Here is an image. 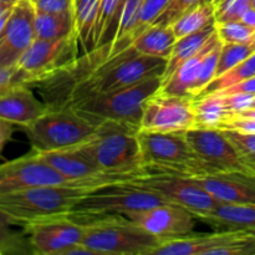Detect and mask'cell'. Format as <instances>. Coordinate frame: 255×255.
Wrapping results in <instances>:
<instances>
[{
	"label": "cell",
	"mask_w": 255,
	"mask_h": 255,
	"mask_svg": "<svg viewBox=\"0 0 255 255\" xmlns=\"http://www.w3.org/2000/svg\"><path fill=\"white\" fill-rule=\"evenodd\" d=\"M138 131L128 125L105 121L97 125L89 141L76 147L102 173L131 181L144 173Z\"/></svg>",
	"instance_id": "cell-1"
},
{
	"label": "cell",
	"mask_w": 255,
	"mask_h": 255,
	"mask_svg": "<svg viewBox=\"0 0 255 255\" xmlns=\"http://www.w3.org/2000/svg\"><path fill=\"white\" fill-rule=\"evenodd\" d=\"M166 66L167 59L139 55L129 46L120 54L110 56L95 71L76 82L56 109L69 106L85 97L132 86L148 77L163 76Z\"/></svg>",
	"instance_id": "cell-2"
},
{
	"label": "cell",
	"mask_w": 255,
	"mask_h": 255,
	"mask_svg": "<svg viewBox=\"0 0 255 255\" xmlns=\"http://www.w3.org/2000/svg\"><path fill=\"white\" fill-rule=\"evenodd\" d=\"M95 188L97 187L44 186L0 194V212L14 226L24 228L52 217L69 216L77 202Z\"/></svg>",
	"instance_id": "cell-3"
},
{
	"label": "cell",
	"mask_w": 255,
	"mask_h": 255,
	"mask_svg": "<svg viewBox=\"0 0 255 255\" xmlns=\"http://www.w3.org/2000/svg\"><path fill=\"white\" fill-rule=\"evenodd\" d=\"M82 244L94 255H153L163 242L122 214L80 222Z\"/></svg>",
	"instance_id": "cell-4"
},
{
	"label": "cell",
	"mask_w": 255,
	"mask_h": 255,
	"mask_svg": "<svg viewBox=\"0 0 255 255\" xmlns=\"http://www.w3.org/2000/svg\"><path fill=\"white\" fill-rule=\"evenodd\" d=\"M161 86L162 75H157L125 89L77 100L66 107L75 110L95 125L112 121L139 129L144 104L159 91Z\"/></svg>",
	"instance_id": "cell-5"
},
{
	"label": "cell",
	"mask_w": 255,
	"mask_h": 255,
	"mask_svg": "<svg viewBox=\"0 0 255 255\" xmlns=\"http://www.w3.org/2000/svg\"><path fill=\"white\" fill-rule=\"evenodd\" d=\"M169 203L161 194L138 186L132 181L115 182L92 189L80 199L70 212V218L77 222L102 216L134 213L159 204Z\"/></svg>",
	"instance_id": "cell-6"
},
{
	"label": "cell",
	"mask_w": 255,
	"mask_h": 255,
	"mask_svg": "<svg viewBox=\"0 0 255 255\" xmlns=\"http://www.w3.org/2000/svg\"><path fill=\"white\" fill-rule=\"evenodd\" d=\"M137 137L141 147L144 173L161 172L187 177L204 174L203 167L187 141L186 132H151L139 129Z\"/></svg>",
	"instance_id": "cell-7"
},
{
	"label": "cell",
	"mask_w": 255,
	"mask_h": 255,
	"mask_svg": "<svg viewBox=\"0 0 255 255\" xmlns=\"http://www.w3.org/2000/svg\"><path fill=\"white\" fill-rule=\"evenodd\" d=\"M25 131L34 151H61L89 141L96 133L97 125L70 107H60L47 110Z\"/></svg>",
	"instance_id": "cell-8"
},
{
	"label": "cell",
	"mask_w": 255,
	"mask_h": 255,
	"mask_svg": "<svg viewBox=\"0 0 255 255\" xmlns=\"http://www.w3.org/2000/svg\"><path fill=\"white\" fill-rule=\"evenodd\" d=\"M79 44L76 31L55 40L35 39L16 64L26 85H36L70 66L77 59Z\"/></svg>",
	"instance_id": "cell-9"
},
{
	"label": "cell",
	"mask_w": 255,
	"mask_h": 255,
	"mask_svg": "<svg viewBox=\"0 0 255 255\" xmlns=\"http://www.w3.org/2000/svg\"><path fill=\"white\" fill-rule=\"evenodd\" d=\"M131 181L161 194L169 203L183 207L201 221L221 204V202L199 186L192 177L149 172Z\"/></svg>",
	"instance_id": "cell-10"
},
{
	"label": "cell",
	"mask_w": 255,
	"mask_h": 255,
	"mask_svg": "<svg viewBox=\"0 0 255 255\" xmlns=\"http://www.w3.org/2000/svg\"><path fill=\"white\" fill-rule=\"evenodd\" d=\"M44 186L92 187L65 177L34 149L0 164V194Z\"/></svg>",
	"instance_id": "cell-11"
},
{
	"label": "cell",
	"mask_w": 255,
	"mask_h": 255,
	"mask_svg": "<svg viewBox=\"0 0 255 255\" xmlns=\"http://www.w3.org/2000/svg\"><path fill=\"white\" fill-rule=\"evenodd\" d=\"M186 137L203 167L204 174L229 171L252 172L222 129L194 127L186 132Z\"/></svg>",
	"instance_id": "cell-12"
},
{
	"label": "cell",
	"mask_w": 255,
	"mask_h": 255,
	"mask_svg": "<svg viewBox=\"0 0 255 255\" xmlns=\"http://www.w3.org/2000/svg\"><path fill=\"white\" fill-rule=\"evenodd\" d=\"M196 127L194 99L158 91L146 101L142 114V131L187 132Z\"/></svg>",
	"instance_id": "cell-13"
},
{
	"label": "cell",
	"mask_w": 255,
	"mask_h": 255,
	"mask_svg": "<svg viewBox=\"0 0 255 255\" xmlns=\"http://www.w3.org/2000/svg\"><path fill=\"white\" fill-rule=\"evenodd\" d=\"M34 254L67 255L70 249L82 243L84 226L69 216H59L27 224L22 228Z\"/></svg>",
	"instance_id": "cell-14"
},
{
	"label": "cell",
	"mask_w": 255,
	"mask_h": 255,
	"mask_svg": "<svg viewBox=\"0 0 255 255\" xmlns=\"http://www.w3.org/2000/svg\"><path fill=\"white\" fill-rule=\"evenodd\" d=\"M126 217L162 242L192 236L196 224V217L191 212L173 203L159 204Z\"/></svg>",
	"instance_id": "cell-15"
},
{
	"label": "cell",
	"mask_w": 255,
	"mask_h": 255,
	"mask_svg": "<svg viewBox=\"0 0 255 255\" xmlns=\"http://www.w3.org/2000/svg\"><path fill=\"white\" fill-rule=\"evenodd\" d=\"M35 7L31 0H17L0 39V66H15L35 40Z\"/></svg>",
	"instance_id": "cell-16"
},
{
	"label": "cell",
	"mask_w": 255,
	"mask_h": 255,
	"mask_svg": "<svg viewBox=\"0 0 255 255\" xmlns=\"http://www.w3.org/2000/svg\"><path fill=\"white\" fill-rule=\"evenodd\" d=\"M192 178L221 203L255 204L254 172H217Z\"/></svg>",
	"instance_id": "cell-17"
},
{
	"label": "cell",
	"mask_w": 255,
	"mask_h": 255,
	"mask_svg": "<svg viewBox=\"0 0 255 255\" xmlns=\"http://www.w3.org/2000/svg\"><path fill=\"white\" fill-rule=\"evenodd\" d=\"M49 110L27 85L12 87L0 95V119L22 128L30 126Z\"/></svg>",
	"instance_id": "cell-18"
},
{
	"label": "cell",
	"mask_w": 255,
	"mask_h": 255,
	"mask_svg": "<svg viewBox=\"0 0 255 255\" xmlns=\"http://www.w3.org/2000/svg\"><path fill=\"white\" fill-rule=\"evenodd\" d=\"M217 231H242L255 233V204L221 203L203 219Z\"/></svg>",
	"instance_id": "cell-19"
},
{
	"label": "cell",
	"mask_w": 255,
	"mask_h": 255,
	"mask_svg": "<svg viewBox=\"0 0 255 255\" xmlns=\"http://www.w3.org/2000/svg\"><path fill=\"white\" fill-rule=\"evenodd\" d=\"M176 41L171 25L153 24L133 40L131 47L139 55L168 59Z\"/></svg>",
	"instance_id": "cell-20"
},
{
	"label": "cell",
	"mask_w": 255,
	"mask_h": 255,
	"mask_svg": "<svg viewBox=\"0 0 255 255\" xmlns=\"http://www.w3.org/2000/svg\"><path fill=\"white\" fill-rule=\"evenodd\" d=\"M213 36H212L211 40L207 42V45L204 46V49L202 50L201 52H198V54L194 55L193 57H191V59H188L187 61H184L183 64L171 75V76L167 77L166 80L162 81V86L161 89H159V91L167 95L192 97V99H194L193 90L197 81V77H198L202 57H203L207 47L211 44Z\"/></svg>",
	"instance_id": "cell-21"
},
{
	"label": "cell",
	"mask_w": 255,
	"mask_h": 255,
	"mask_svg": "<svg viewBox=\"0 0 255 255\" xmlns=\"http://www.w3.org/2000/svg\"><path fill=\"white\" fill-rule=\"evenodd\" d=\"M214 34H216V22L199 31L177 39L173 50L167 59V66L162 76V81L171 76L184 61L201 52Z\"/></svg>",
	"instance_id": "cell-22"
},
{
	"label": "cell",
	"mask_w": 255,
	"mask_h": 255,
	"mask_svg": "<svg viewBox=\"0 0 255 255\" xmlns=\"http://www.w3.org/2000/svg\"><path fill=\"white\" fill-rule=\"evenodd\" d=\"M196 127L221 129L231 114L224 105L223 96L218 92L202 94L194 99Z\"/></svg>",
	"instance_id": "cell-23"
},
{
	"label": "cell",
	"mask_w": 255,
	"mask_h": 255,
	"mask_svg": "<svg viewBox=\"0 0 255 255\" xmlns=\"http://www.w3.org/2000/svg\"><path fill=\"white\" fill-rule=\"evenodd\" d=\"M143 0H124L116 34L109 44V57L120 54L131 46V36L138 21L139 10Z\"/></svg>",
	"instance_id": "cell-24"
},
{
	"label": "cell",
	"mask_w": 255,
	"mask_h": 255,
	"mask_svg": "<svg viewBox=\"0 0 255 255\" xmlns=\"http://www.w3.org/2000/svg\"><path fill=\"white\" fill-rule=\"evenodd\" d=\"M35 39L55 40L76 31L74 11L67 12H40L35 11L34 17Z\"/></svg>",
	"instance_id": "cell-25"
},
{
	"label": "cell",
	"mask_w": 255,
	"mask_h": 255,
	"mask_svg": "<svg viewBox=\"0 0 255 255\" xmlns=\"http://www.w3.org/2000/svg\"><path fill=\"white\" fill-rule=\"evenodd\" d=\"M101 0H75V29L85 51L94 50V30Z\"/></svg>",
	"instance_id": "cell-26"
},
{
	"label": "cell",
	"mask_w": 255,
	"mask_h": 255,
	"mask_svg": "<svg viewBox=\"0 0 255 255\" xmlns=\"http://www.w3.org/2000/svg\"><path fill=\"white\" fill-rule=\"evenodd\" d=\"M214 1L204 2L196 7L187 10L171 24L177 39L199 31L214 24Z\"/></svg>",
	"instance_id": "cell-27"
},
{
	"label": "cell",
	"mask_w": 255,
	"mask_h": 255,
	"mask_svg": "<svg viewBox=\"0 0 255 255\" xmlns=\"http://www.w3.org/2000/svg\"><path fill=\"white\" fill-rule=\"evenodd\" d=\"M122 4H124V0H101L100 1L99 14H97L96 25H95L94 30L95 49L109 44L107 35L112 30H114V34H116L117 22H119Z\"/></svg>",
	"instance_id": "cell-28"
},
{
	"label": "cell",
	"mask_w": 255,
	"mask_h": 255,
	"mask_svg": "<svg viewBox=\"0 0 255 255\" xmlns=\"http://www.w3.org/2000/svg\"><path fill=\"white\" fill-rule=\"evenodd\" d=\"M1 254H34V252L26 233L24 231H15L11 221L0 212V255Z\"/></svg>",
	"instance_id": "cell-29"
},
{
	"label": "cell",
	"mask_w": 255,
	"mask_h": 255,
	"mask_svg": "<svg viewBox=\"0 0 255 255\" xmlns=\"http://www.w3.org/2000/svg\"><path fill=\"white\" fill-rule=\"evenodd\" d=\"M223 42L218 37V35L213 36L211 44L207 47L206 52H204L203 57H202L201 66H199L198 77H197L196 85H194L193 90V97L196 99L202 91H204L207 86L216 79L217 67H218L219 57H221V51Z\"/></svg>",
	"instance_id": "cell-30"
},
{
	"label": "cell",
	"mask_w": 255,
	"mask_h": 255,
	"mask_svg": "<svg viewBox=\"0 0 255 255\" xmlns=\"http://www.w3.org/2000/svg\"><path fill=\"white\" fill-rule=\"evenodd\" d=\"M255 76V52L252 56H249L248 59L242 61L241 64H238L237 66H234L233 69L228 70L227 72H224L221 76L216 77L208 86L204 89V91H202L201 94H209V92H216V91H222V90L227 89V87L232 86V85H236L238 82L244 81L247 79H251V77ZM198 95V96H199Z\"/></svg>",
	"instance_id": "cell-31"
},
{
	"label": "cell",
	"mask_w": 255,
	"mask_h": 255,
	"mask_svg": "<svg viewBox=\"0 0 255 255\" xmlns=\"http://www.w3.org/2000/svg\"><path fill=\"white\" fill-rule=\"evenodd\" d=\"M254 52L255 39L248 42H239V44H223L216 77L221 76L228 70L233 69L234 66L252 56Z\"/></svg>",
	"instance_id": "cell-32"
},
{
	"label": "cell",
	"mask_w": 255,
	"mask_h": 255,
	"mask_svg": "<svg viewBox=\"0 0 255 255\" xmlns=\"http://www.w3.org/2000/svg\"><path fill=\"white\" fill-rule=\"evenodd\" d=\"M216 32L223 44H239L255 39V29L244 24L242 20L216 22Z\"/></svg>",
	"instance_id": "cell-33"
},
{
	"label": "cell",
	"mask_w": 255,
	"mask_h": 255,
	"mask_svg": "<svg viewBox=\"0 0 255 255\" xmlns=\"http://www.w3.org/2000/svg\"><path fill=\"white\" fill-rule=\"evenodd\" d=\"M222 131H224L227 137L234 144L247 167L255 173V133H244L232 129H222Z\"/></svg>",
	"instance_id": "cell-34"
},
{
	"label": "cell",
	"mask_w": 255,
	"mask_h": 255,
	"mask_svg": "<svg viewBox=\"0 0 255 255\" xmlns=\"http://www.w3.org/2000/svg\"><path fill=\"white\" fill-rule=\"evenodd\" d=\"M168 2L169 0H143L141 5V10H139L138 21H137L133 34L131 36V45L139 34H142L147 27H149L156 22L159 15L166 9Z\"/></svg>",
	"instance_id": "cell-35"
},
{
	"label": "cell",
	"mask_w": 255,
	"mask_h": 255,
	"mask_svg": "<svg viewBox=\"0 0 255 255\" xmlns=\"http://www.w3.org/2000/svg\"><path fill=\"white\" fill-rule=\"evenodd\" d=\"M252 7V0H214L216 22L237 21Z\"/></svg>",
	"instance_id": "cell-36"
},
{
	"label": "cell",
	"mask_w": 255,
	"mask_h": 255,
	"mask_svg": "<svg viewBox=\"0 0 255 255\" xmlns=\"http://www.w3.org/2000/svg\"><path fill=\"white\" fill-rule=\"evenodd\" d=\"M209 1H214V0H169L166 9H164L163 12L159 15L158 19L156 20L154 24L171 25L177 17L181 16V15L183 14V12H186L187 10Z\"/></svg>",
	"instance_id": "cell-37"
},
{
	"label": "cell",
	"mask_w": 255,
	"mask_h": 255,
	"mask_svg": "<svg viewBox=\"0 0 255 255\" xmlns=\"http://www.w3.org/2000/svg\"><path fill=\"white\" fill-rule=\"evenodd\" d=\"M20 85H26V82L16 65L15 66H0V95L9 91L12 87L20 86Z\"/></svg>",
	"instance_id": "cell-38"
},
{
	"label": "cell",
	"mask_w": 255,
	"mask_h": 255,
	"mask_svg": "<svg viewBox=\"0 0 255 255\" xmlns=\"http://www.w3.org/2000/svg\"><path fill=\"white\" fill-rule=\"evenodd\" d=\"M35 11L40 12H67L74 11L75 0H31Z\"/></svg>",
	"instance_id": "cell-39"
},
{
	"label": "cell",
	"mask_w": 255,
	"mask_h": 255,
	"mask_svg": "<svg viewBox=\"0 0 255 255\" xmlns=\"http://www.w3.org/2000/svg\"><path fill=\"white\" fill-rule=\"evenodd\" d=\"M221 95L223 96L224 105H226L227 110H228V112L231 114V116L232 115L243 111V110L251 109L255 99V95H248V94H232V95L221 94Z\"/></svg>",
	"instance_id": "cell-40"
},
{
	"label": "cell",
	"mask_w": 255,
	"mask_h": 255,
	"mask_svg": "<svg viewBox=\"0 0 255 255\" xmlns=\"http://www.w3.org/2000/svg\"><path fill=\"white\" fill-rule=\"evenodd\" d=\"M221 129H232V131L244 132V133H255V119L231 116Z\"/></svg>",
	"instance_id": "cell-41"
},
{
	"label": "cell",
	"mask_w": 255,
	"mask_h": 255,
	"mask_svg": "<svg viewBox=\"0 0 255 255\" xmlns=\"http://www.w3.org/2000/svg\"><path fill=\"white\" fill-rule=\"evenodd\" d=\"M223 95H232V94H248L255 95V76L247 79L244 81L238 82L236 85L227 87V89L222 90V91H216Z\"/></svg>",
	"instance_id": "cell-42"
},
{
	"label": "cell",
	"mask_w": 255,
	"mask_h": 255,
	"mask_svg": "<svg viewBox=\"0 0 255 255\" xmlns=\"http://www.w3.org/2000/svg\"><path fill=\"white\" fill-rule=\"evenodd\" d=\"M14 131H15V125L0 119V154H1L2 149L5 148L7 142L11 139V136L12 133H14Z\"/></svg>",
	"instance_id": "cell-43"
},
{
	"label": "cell",
	"mask_w": 255,
	"mask_h": 255,
	"mask_svg": "<svg viewBox=\"0 0 255 255\" xmlns=\"http://www.w3.org/2000/svg\"><path fill=\"white\" fill-rule=\"evenodd\" d=\"M241 20L244 24L248 25V26H252L255 29V10L253 7H249V9L244 12Z\"/></svg>",
	"instance_id": "cell-44"
},
{
	"label": "cell",
	"mask_w": 255,
	"mask_h": 255,
	"mask_svg": "<svg viewBox=\"0 0 255 255\" xmlns=\"http://www.w3.org/2000/svg\"><path fill=\"white\" fill-rule=\"evenodd\" d=\"M17 0H6V1H0V16L7 12L9 10H11L14 7V5L16 4Z\"/></svg>",
	"instance_id": "cell-45"
},
{
	"label": "cell",
	"mask_w": 255,
	"mask_h": 255,
	"mask_svg": "<svg viewBox=\"0 0 255 255\" xmlns=\"http://www.w3.org/2000/svg\"><path fill=\"white\" fill-rule=\"evenodd\" d=\"M11 10H9V11L5 12V14L2 15V16H0V39H1L2 34H4V31H5V27H6L7 20H9L10 14H11Z\"/></svg>",
	"instance_id": "cell-46"
},
{
	"label": "cell",
	"mask_w": 255,
	"mask_h": 255,
	"mask_svg": "<svg viewBox=\"0 0 255 255\" xmlns=\"http://www.w3.org/2000/svg\"><path fill=\"white\" fill-rule=\"evenodd\" d=\"M232 116H238V117H247V119H255V107H251V109L243 110V111L234 114Z\"/></svg>",
	"instance_id": "cell-47"
},
{
	"label": "cell",
	"mask_w": 255,
	"mask_h": 255,
	"mask_svg": "<svg viewBox=\"0 0 255 255\" xmlns=\"http://www.w3.org/2000/svg\"><path fill=\"white\" fill-rule=\"evenodd\" d=\"M252 7L255 10V0H252Z\"/></svg>",
	"instance_id": "cell-48"
},
{
	"label": "cell",
	"mask_w": 255,
	"mask_h": 255,
	"mask_svg": "<svg viewBox=\"0 0 255 255\" xmlns=\"http://www.w3.org/2000/svg\"><path fill=\"white\" fill-rule=\"evenodd\" d=\"M252 107H255V99H254V101H253V105H252Z\"/></svg>",
	"instance_id": "cell-49"
},
{
	"label": "cell",
	"mask_w": 255,
	"mask_h": 255,
	"mask_svg": "<svg viewBox=\"0 0 255 255\" xmlns=\"http://www.w3.org/2000/svg\"><path fill=\"white\" fill-rule=\"evenodd\" d=\"M0 1H6V0H0Z\"/></svg>",
	"instance_id": "cell-50"
}]
</instances>
